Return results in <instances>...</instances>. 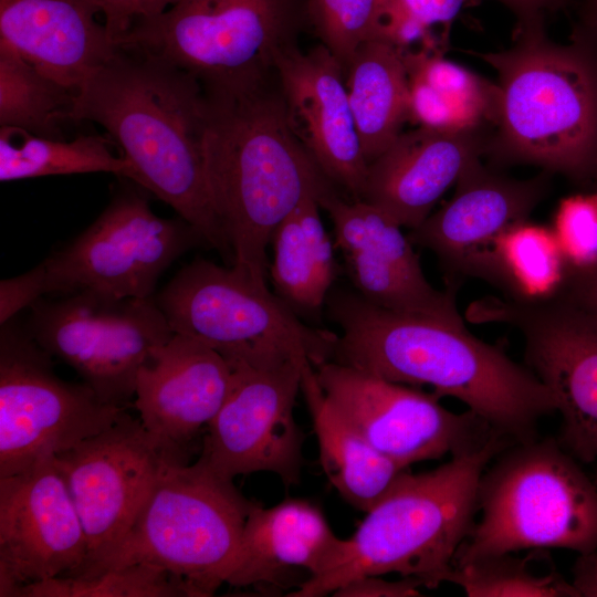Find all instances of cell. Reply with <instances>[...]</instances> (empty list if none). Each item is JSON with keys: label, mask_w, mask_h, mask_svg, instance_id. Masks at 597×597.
I'll return each instance as SVG.
<instances>
[{"label": "cell", "mask_w": 597, "mask_h": 597, "mask_svg": "<svg viewBox=\"0 0 597 597\" xmlns=\"http://www.w3.org/2000/svg\"><path fill=\"white\" fill-rule=\"evenodd\" d=\"M134 186L118 188L100 216L39 265L44 295L96 293L115 298L153 297L161 274L203 237L181 217L153 212Z\"/></svg>", "instance_id": "cell-10"}, {"label": "cell", "mask_w": 597, "mask_h": 597, "mask_svg": "<svg viewBox=\"0 0 597 597\" xmlns=\"http://www.w3.org/2000/svg\"><path fill=\"white\" fill-rule=\"evenodd\" d=\"M13 597H191L165 569L132 564L92 576H56L18 588Z\"/></svg>", "instance_id": "cell-32"}, {"label": "cell", "mask_w": 597, "mask_h": 597, "mask_svg": "<svg viewBox=\"0 0 597 597\" xmlns=\"http://www.w3.org/2000/svg\"><path fill=\"white\" fill-rule=\"evenodd\" d=\"M125 412L83 381L59 377L18 316L1 324L0 478L106 430Z\"/></svg>", "instance_id": "cell-11"}, {"label": "cell", "mask_w": 597, "mask_h": 597, "mask_svg": "<svg viewBox=\"0 0 597 597\" xmlns=\"http://www.w3.org/2000/svg\"><path fill=\"white\" fill-rule=\"evenodd\" d=\"M409 80V121L441 130L479 129L494 123L498 90L442 53L404 50Z\"/></svg>", "instance_id": "cell-26"}, {"label": "cell", "mask_w": 597, "mask_h": 597, "mask_svg": "<svg viewBox=\"0 0 597 597\" xmlns=\"http://www.w3.org/2000/svg\"><path fill=\"white\" fill-rule=\"evenodd\" d=\"M554 228L566 268L582 269L597 263V193L564 199Z\"/></svg>", "instance_id": "cell-35"}, {"label": "cell", "mask_w": 597, "mask_h": 597, "mask_svg": "<svg viewBox=\"0 0 597 597\" xmlns=\"http://www.w3.org/2000/svg\"><path fill=\"white\" fill-rule=\"evenodd\" d=\"M114 142L100 135L72 140L40 137L0 127V180L2 182L91 172H109L129 179V163L116 156Z\"/></svg>", "instance_id": "cell-29"}, {"label": "cell", "mask_w": 597, "mask_h": 597, "mask_svg": "<svg viewBox=\"0 0 597 597\" xmlns=\"http://www.w3.org/2000/svg\"><path fill=\"white\" fill-rule=\"evenodd\" d=\"M326 303L341 328L332 360L394 383L429 385L515 442L534 440L538 420L556 410L554 396L528 367L463 322L385 310L356 291H331Z\"/></svg>", "instance_id": "cell-1"}, {"label": "cell", "mask_w": 597, "mask_h": 597, "mask_svg": "<svg viewBox=\"0 0 597 597\" xmlns=\"http://www.w3.org/2000/svg\"><path fill=\"white\" fill-rule=\"evenodd\" d=\"M481 516L453 565L520 551H597V482L552 440L516 442L483 471Z\"/></svg>", "instance_id": "cell-6"}, {"label": "cell", "mask_w": 597, "mask_h": 597, "mask_svg": "<svg viewBox=\"0 0 597 597\" xmlns=\"http://www.w3.org/2000/svg\"><path fill=\"white\" fill-rule=\"evenodd\" d=\"M69 121L101 125L129 163V181L169 205L231 265L205 164L207 97L188 73L117 46L75 93Z\"/></svg>", "instance_id": "cell-2"}, {"label": "cell", "mask_w": 597, "mask_h": 597, "mask_svg": "<svg viewBox=\"0 0 597 597\" xmlns=\"http://www.w3.org/2000/svg\"><path fill=\"white\" fill-rule=\"evenodd\" d=\"M556 292L597 314V263L582 269L566 268Z\"/></svg>", "instance_id": "cell-39"}, {"label": "cell", "mask_w": 597, "mask_h": 597, "mask_svg": "<svg viewBox=\"0 0 597 597\" xmlns=\"http://www.w3.org/2000/svg\"><path fill=\"white\" fill-rule=\"evenodd\" d=\"M274 70L292 132L333 182L360 199L368 163L356 129L341 62L322 43L291 45Z\"/></svg>", "instance_id": "cell-19"}, {"label": "cell", "mask_w": 597, "mask_h": 597, "mask_svg": "<svg viewBox=\"0 0 597 597\" xmlns=\"http://www.w3.org/2000/svg\"><path fill=\"white\" fill-rule=\"evenodd\" d=\"M565 269L554 234L525 221L476 255L463 274L501 286L506 297L532 300L552 295L562 283Z\"/></svg>", "instance_id": "cell-28"}, {"label": "cell", "mask_w": 597, "mask_h": 597, "mask_svg": "<svg viewBox=\"0 0 597 597\" xmlns=\"http://www.w3.org/2000/svg\"><path fill=\"white\" fill-rule=\"evenodd\" d=\"M474 0H387L383 38L402 50L420 42V49L442 52V41L432 31L450 24L459 12Z\"/></svg>", "instance_id": "cell-34"}, {"label": "cell", "mask_w": 597, "mask_h": 597, "mask_svg": "<svg viewBox=\"0 0 597 597\" xmlns=\"http://www.w3.org/2000/svg\"><path fill=\"white\" fill-rule=\"evenodd\" d=\"M104 15V25L113 42L138 21L156 17L180 0H92Z\"/></svg>", "instance_id": "cell-36"}, {"label": "cell", "mask_w": 597, "mask_h": 597, "mask_svg": "<svg viewBox=\"0 0 597 597\" xmlns=\"http://www.w3.org/2000/svg\"><path fill=\"white\" fill-rule=\"evenodd\" d=\"M572 584L580 597H597V551L579 555L573 568Z\"/></svg>", "instance_id": "cell-40"}, {"label": "cell", "mask_w": 597, "mask_h": 597, "mask_svg": "<svg viewBox=\"0 0 597 597\" xmlns=\"http://www.w3.org/2000/svg\"><path fill=\"white\" fill-rule=\"evenodd\" d=\"M478 55L498 74L489 150L573 176L596 167L597 61L585 46L553 42L535 19L517 23L511 48Z\"/></svg>", "instance_id": "cell-5"}, {"label": "cell", "mask_w": 597, "mask_h": 597, "mask_svg": "<svg viewBox=\"0 0 597 597\" xmlns=\"http://www.w3.org/2000/svg\"><path fill=\"white\" fill-rule=\"evenodd\" d=\"M302 392L312 417L323 472L347 503L367 512L409 468L377 451L335 410L313 365L303 368Z\"/></svg>", "instance_id": "cell-24"}, {"label": "cell", "mask_w": 597, "mask_h": 597, "mask_svg": "<svg viewBox=\"0 0 597 597\" xmlns=\"http://www.w3.org/2000/svg\"><path fill=\"white\" fill-rule=\"evenodd\" d=\"M86 556L84 528L53 455L0 478V597L67 575Z\"/></svg>", "instance_id": "cell-17"}, {"label": "cell", "mask_w": 597, "mask_h": 597, "mask_svg": "<svg viewBox=\"0 0 597 597\" xmlns=\"http://www.w3.org/2000/svg\"><path fill=\"white\" fill-rule=\"evenodd\" d=\"M320 202L305 198L274 230L269 274L275 294L296 314L326 303L336 276L335 244L322 222Z\"/></svg>", "instance_id": "cell-27"}, {"label": "cell", "mask_w": 597, "mask_h": 597, "mask_svg": "<svg viewBox=\"0 0 597 597\" xmlns=\"http://www.w3.org/2000/svg\"><path fill=\"white\" fill-rule=\"evenodd\" d=\"M478 1V0H474ZM509 8L519 22L543 19L546 11L558 7L563 0H495Z\"/></svg>", "instance_id": "cell-41"}, {"label": "cell", "mask_w": 597, "mask_h": 597, "mask_svg": "<svg viewBox=\"0 0 597 597\" xmlns=\"http://www.w3.org/2000/svg\"><path fill=\"white\" fill-rule=\"evenodd\" d=\"M303 0H180L138 21L116 45L166 62L203 88L240 84L271 73L294 45Z\"/></svg>", "instance_id": "cell-8"}, {"label": "cell", "mask_w": 597, "mask_h": 597, "mask_svg": "<svg viewBox=\"0 0 597 597\" xmlns=\"http://www.w3.org/2000/svg\"><path fill=\"white\" fill-rule=\"evenodd\" d=\"M74 95L0 41V127L64 139L59 123L67 119Z\"/></svg>", "instance_id": "cell-30"}, {"label": "cell", "mask_w": 597, "mask_h": 597, "mask_svg": "<svg viewBox=\"0 0 597 597\" xmlns=\"http://www.w3.org/2000/svg\"><path fill=\"white\" fill-rule=\"evenodd\" d=\"M44 295L43 273L38 264L31 270L0 282V324L18 316Z\"/></svg>", "instance_id": "cell-37"}, {"label": "cell", "mask_w": 597, "mask_h": 597, "mask_svg": "<svg viewBox=\"0 0 597 597\" xmlns=\"http://www.w3.org/2000/svg\"><path fill=\"white\" fill-rule=\"evenodd\" d=\"M24 325L52 358L70 366L106 404L124 407L154 348L175 334L154 296L75 293L34 302Z\"/></svg>", "instance_id": "cell-13"}, {"label": "cell", "mask_w": 597, "mask_h": 597, "mask_svg": "<svg viewBox=\"0 0 597 597\" xmlns=\"http://www.w3.org/2000/svg\"><path fill=\"white\" fill-rule=\"evenodd\" d=\"M544 549L526 556L513 553L453 565L446 582L459 586L469 597H580L572 582L555 567L536 564Z\"/></svg>", "instance_id": "cell-31"}, {"label": "cell", "mask_w": 597, "mask_h": 597, "mask_svg": "<svg viewBox=\"0 0 597 597\" xmlns=\"http://www.w3.org/2000/svg\"><path fill=\"white\" fill-rule=\"evenodd\" d=\"M342 541L307 500L287 498L271 507L255 503L224 584L262 593L295 591L331 567Z\"/></svg>", "instance_id": "cell-20"}, {"label": "cell", "mask_w": 597, "mask_h": 597, "mask_svg": "<svg viewBox=\"0 0 597 597\" xmlns=\"http://www.w3.org/2000/svg\"><path fill=\"white\" fill-rule=\"evenodd\" d=\"M231 374L219 352L188 335L175 333L151 350L137 374L134 405L170 461L189 464V450L220 409Z\"/></svg>", "instance_id": "cell-18"}, {"label": "cell", "mask_w": 597, "mask_h": 597, "mask_svg": "<svg viewBox=\"0 0 597 597\" xmlns=\"http://www.w3.org/2000/svg\"><path fill=\"white\" fill-rule=\"evenodd\" d=\"M514 443L495 433L483 446L452 455L434 470L402 472L365 512L354 534L343 538L331 567L287 596H325L355 578L392 573L437 588L446 582L475 523L483 471Z\"/></svg>", "instance_id": "cell-4"}, {"label": "cell", "mask_w": 597, "mask_h": 597, "mask_svg": "<svg viewBox=\"0 0 597 597\" xmlns=\"http://www.w3.org/2000/svg\"><path fill=\"white\" fill-rule=\"evenodd\" d=\"M154 298L174 333L224 358L282 350L314 367L333 359L337 334L306 325L268 285L233 265L196 258Z\"/></svg>", "instance_id": "cell-9"}, {"label": "cell", "mask_w": 597, "mask_h": 597, "mask_svg": "<svg viewBox=\"0 0 597 597\" xmlns=\"http://www.w3.org/2000/svg\"><path fill=\"white\" fill-rule=\"evenodd\" d=\"M588 15L597 24V0H587Z\"/></svg>", "instance_id": "cell-42"}, {"label": "cell", "mask_w": 597, "mask_h": 597, "mask_svg": "<svg viewBox=\"0 0 597 597\" xmlns=\"http://www.w3.org/2000/svg\"><path fill=\"white\" fill-rule=\"evenodd\" d=\"M226 359L230 387L205 430L197 462L224 480L271 472L286 488L296 485L305 434L294 406L303 368L312 364L279 350Z\"/></svg>", "instance_id": "cell-12"}, {"label": "cell", "mask_w": 597, "mask_h": 597, "mask_svg": "<svg viewBox=\"0 0 597 597\" xmlns=\"http://www.w3.org/2000/svg\"><path fill=\"white\" fill-rule=\"evenodd\" d=\"M254 504L233 481L217 476L197 461L171 464L124 536L70 576L147 564L181 579L191 597L212 596L226 583Z\"/></svg>", "instance_id": "cell-7"}, {"label": "cell", "mask_w": 597, "mask_h": 597, "mask_svg": "<svg viewBox=\"0 0 597 597\" xmlns=\"http://www.w3.org/2000/svg\"><path fill=\"white\" fill-rule=\"evenodd\" d=\"M468 317L522 334L527 367L562 415L561 446L580 462L597 461V314L555 292L532 300L485 297Z\"/></svg>", "instance_id": "cell-14"}, {"label": "cell", "mask_w": 597, "mask_h": 597, "mask_svg": "<svg viewBox=\"0 0 597 597\" xmlns=\"http://www.w3.org/2000/svg\"><path fill=\"white\" fill-rule=\"evenodd\" d=\"M547 179H514L470 166L444 206L407 234L413 245L433 252L452 274L467 265L512 227L525 222L546 192Z\"/></svg>", "instance_id": "cell-22"}, {"label": "cell", "mask_w": 597, "mask_h": 597, "mask_svg": "<svg viewBox=\"0 0 597 597\" xmlns=\"http://www.w3.org/2000/svg\"><path fill=\"white\" fill-rule=\"evenodd\" d=\"M420 583L413 578L386 580L381 576L368 575L355 578L332 595L337 597H416L421 596Z\"/></svg>", "instance_id": "cell-38"}, {"label": "cell", "mask_w": 597, "mask_h": 597, "mask_svg": "<svg viewBox=\"0 0 597 597\" xmlns=\"http://www.w3.org/2000/svg\"><path fill=\"white\" fill-rule=\"evenodd\" d=\"M488 150L489 142L479 129L441 132L418 126L402 132L368 164L360 199L412 230Z\"/></svg>", "instance_id": "cell-21"}, {"label": "cell", "mask_w": 597, "mask_h": 597, "mask_svg": "<svg viewBox=\"0 0 597 597\" xmlns=\"http://www.w3.org/2000/svg\"><path fill=\"white\" fill-rule=\"evenodd\" d=\"M207 97L205 164L216 216L233 266L266 285L276 227L307 197L318 202L333 182L291 129L275 70Z\"/></svg>", "instance_id": "cell-3"}, {"label": "cell", "mask_w": 597, "mask_h": 597, "mask_svg": "<svg viewBox=\"0 0 597 597\" xmlns=\"http://www.w3.org/2000/svg\"><path fill=\"white\" fill-rule=\"evenodd\" d=\"M387 0H305L315 33L343 69L366 41L383 36Z\"/></svg>", "instance_id": "cell-33"}, {"label": "cell", "mask_w": 597, "mask_h": 597, "mask_svg": "<svg viewBox=\"0 0 597 597\" xmlns=\"http://www.w3.org/2000/svg\"><path fill=\"white\" fill-rule=\"evenodd\" d=\"M314 370L335 410L377 451L402 467L463 453L500 432L470 409L448 410L433 392L335 360Z\"/></svg>", "instance_id": "cell-15"}, {"label": "cell", "mask_w": 597, "mask_h": 597, "mask_svg": "<svg viewBox=\"0 0 597 597\" xmlns=\"http://www.w3.org/2000/svg\"><path fill=\"white\" fill-rule=\"evenodd\" d=\"M345 85L364 156L369 164L409 121L404 50L378 36L363 43L344 67Z\"/></svg>", "instance_id": "cell-25"}, {"label": "cell", "mask_w": 597, "mask_h": 597, "mask_svg": "<svg viewBox=\"0 0 597 597\" xmlns=\"http://www.w3.org/2000/svg\"><path fill=\"white\" fill-rule=\"evenodd\" d=\"M92 0H0V41L76 93L117 46Z\"/></svg>", "instance_id": "cell-23"}, {"label": "cell", "mask_w": 597, "mask_h": 597, "mask_svg": "<svg viewBox=\"0 0 597 597\" xmlns=\"http://www.w3.org/2000/svg\"><path fill=\"white\" fill-rule=\"evenodd\" d=\"M596 167H597V164H596Z\"/></svg>", "instance_id": "cell-43"}, {"label": "cell", "mask_w": 597, "mask_h": 597, "mask_svg": "<svg viewBox=\"0 0 597 597\" xmlns=\"http://www.w3.org/2000/svg\"><path fill=\"white\" fill-rule=\"evenodd\" d=\"M53 460L87 541L85 562L67 575L94 563L124 536L161 474L177 464L161 452L142 421L127 412Z\"/></svg>", "instance_id": "cell-16"}]
</instances>
